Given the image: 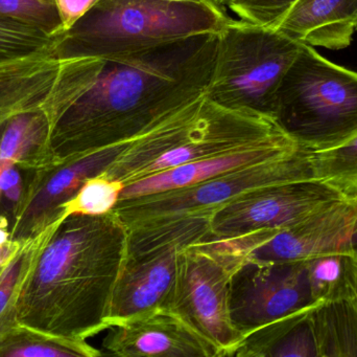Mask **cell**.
<instances>
[{
	"mask_svg": "<svg viewBox=\"0 0 357 357\" xmlns=\"http://www.w3.org/2000/svg\"><path fill=\"white\" fill-rule=\"evenodd\" d=\"M59 220L48 226L39 236L23 243L12 260L0 270V316L12 301L23 276Z\"/></svg>",
	"mask_w": 357,
	"mask_h": 357,
	"instance_id": "cell-25",
	"label": "cell"
},
{
	"mask_svg": "<svg viewBox=\"0 0 357 357\" xmlns=\"http://www.w3.org/2000/svg\"><path fill=\"white\" fill-rule=\"evenodd\" d=\"M23 243L10 240L6 245H0V268L8 264L14 257L15 254L19 251Z\"/></svg>",
	"mask_w": 357,
	"mask_h": 357,
	"instance_id": "cell-30",
	"label": "cell"
},
{
	"mask_svg": "<svg viewBox=\"0 0 357 357\" xmlns=\"http://www.w3.org/2000/svg\"><path fill=\"white\" fill-rule=\"evenodd\" d=\"M245 258L215 239H203L178 255L169 306L218 349L234 356L243 341L230 314L231 281Z\"/></svg>",
	"mask_w": 357,
	"mask_h": 357,
	"instance_id": "cell-8",
	"label": "cell"
},
{
	"mask_svg": "<svg viewBox=\"0 0 357 357\" xmlns=\"http://www.w3.org/2000/svg\"><path fill=\"white\" fill-rule=\"evenodd\" d=\"M304 149L287 133L226 154L183 163L126 184L119 201L150 196L187 188L227 172L280 159ZM306 149V148H305Z\"/></svg>",
	"mask_w": 357,
	"mask_h": 357,
	"instance_id": "cell-15",
	"label": "cell"
},
{
	"mask_svg": "<svg viewBox=\"0 0 357 357\" xmlns=\"http://www.w3.org/2000/svg\"><path fill=\"white\" fill-rule=\"evenodd\" d=\"M87 340L56 337L16 324L0 333V357H98Z\"/></svg>",
	"mask_w": 357,
	"mask_h": 357,
	"instance_id": "cell-20",
	"label": "cell"
},
{
	"mask_svg": "<svg viewBox=\"0 0 357 357\" xmlns=\"http://www.w3.org/2000/svg\"><path fill=\"white\" fill-rule=\"evenodd\" d=\"M0 16L35 25L54 37L63 35L54 0H0Z\"/></svg>",
	"mask_w": 357,
	"mask_h": 357,
	"instance_id": "cell-26",
	"label": "cell"
},
{
	"mask_svg": "<svg viewBox=\"0 0 357 357\" xmlns=\"http://www.w3.org/2000/svg\"><path fill=\"white\" fill-rule=\"evenodd\" d=\"M218 34L146 52L79 57L77 96L52 129L56 163L130 142L205 92Z\"/></svg>",
	"mask_w": 357,
	"mask_h": 357,
	"instance_id": "cell-1",
	"label": "cell"
},
{
	"mask_svg": "<svg viewBox=\"0 0 357 357\" xmlns=\"http://www.w3.org/2000/svg\"><path fill=\"white\" fill-rule=\"evenodd\" d=\"M165 1L183 2V3L204 4V6H213V8H218L224 10V8H220V6H218V2H216L215 0H165Z\"/></svg>",
	"mask_w": 357,
	"mask_h": 357,
	"instance_id": "cell-32",
	"label": "cell"
},
{
	"mask_svg": "<svg viewBox=\"0 0 357 357\" xmlns=\"http://www.w3.org/2000/svg\"><path fill=\"white\" fill-rule=\"evenodd\" d=\"M297 0H227L228 8L237 20L275 29Z\"/></svg>",
	"mask_w": 357,
	"mask_h": 357,
	"instance_id": "cell-27",
	"label": "cell"
},
{
	"mask_svg": "<svg viewBox=\"0 0 357 357\" xmlns=\"http://www.w3.org/2000/svg\"><path fill=\"white\" fill-rule=\"evenodd\" d=\"M23 182L18 167L15 165L4 166L0 172V194L12 201L14 205L18 203L22 194Z\"/></svg>",
	"mask_w": 357,
	"mask_h": 357,
	"instance_id": "cell-29",
	"label": "cell"
},
{
	"mask_svg": "<svg viewBox=\"0 0 357 357\" xmlns=\"http://www.w3.org/2000/svg\"><path fill=\"white\" fill-rule=\"evenodd\" d=\"M215 1L218 2V4L220 6V8H222L225 10V3H226L227 0H215Z\"/></svg>",
	"mask_w": 357,
	"mask_h": 357,
	"instance_id": "cell-33",
	"label": "cell"
},
{
	"mask_svg": "<svg viewBox=\"0 0 357 357\" xmlns=\"http://www.w3.org/2000/svg\"><path fill=\"white\" fill-rule=\"evenodd\" d=\"M314 180L344 197L357 195V132L344 142L312 151Z\"/></svg>",
	"mask_w": 357,
	"mask_h": 357,
	"instance_id": "cell-22",
	"label": "cell"
},
{
	"mask_svg": "<svg viewBox=\"0 0 357 357\" xmlns=\"http://www.w3.org/2000/svg\"><path fill=\"white\" fill-rule=\"evenodd\" d=\"M301 44L276 29L231 18L218 34L206 96L225 108L273 117L277 89Z\"/></svg>",
	"mask_w": 357,
	"mask_h": 357,
	"instance_id": "cell-5",
	"label": "cell"
},
{
	"mask_svg": "<svg viewBox=\"0 0 357 357\" xmlns=\"http://www.w3.org/2000/svg\"><path fill=\"white\" fill-rule=\"evenodd\" d=\"M211 218L188 216L127 228V253L109 304V329L157 307H167L184 247L208 238Z\"/></svg>",
	"mask_w": 357,
	"mask_h": 357,
	"instance_id": "cell-6",
	"label": "cell"
},
{
	"mask_svg": "<svg viewBox=\"0 0 357 357\" xmlns=\"http://www.w3.org/2000/svg\"><path fill=\"white\" fill-rule=\"evenodd\" d=\"M58 43L0 60V131L10 117L29 111H48L56 126L77 98V58L59 56Z\"/></svg>",
	"mask_w": 357,
	"mask_h": 357,
	"instance_id": "cell-12",
	"label": "cell"
},
{
	"mask_svg": "<svg viewBox=\"0 0 357 357\" xmlns=\"http://www.w3.org/2000/svg\"><path fill=\"white\" fill-rule=\"evenodd\" d=\"M216 240L245 259L264 262L307 261L327 254H357V199H337L287 228Z\"/></svg>",
	"mask_w": 357,
	"mask_h": 357,
	"instance_id": "cell-9",
	"label": "cell"
},
{
	"mask_svg": "<svg viewBox=\"0 0 357 357\" xmlns=\"http://www.w3.org/2000/svg\"><path fill=\"white\" fill-rule=\"evenodd\" d=\"M312 180V151L304 148L280 159L227 172L195 186L119 201L113 212L127 228L188 216L211 217L225 205L252 191Z\"/></svg>",
	"mask_w": 357,
	"mask_h": 357,
	"instance_id": "cell-7",
	"label": "cell"
},
{
	"mask_svg": "<svg viewBox=\"0 0 357 357\" xmlns=\"http://www.w3.org/2000/svg\"><path fill=\"white\" fill-rule=\"evenodd\" d=\"M319 305V304H318ZM305 308L248 335L236 357H319L312 312Z\"/></svg>",
	"mask_w": 357,
	"mask_h": 357,
	"instance_id": "cell-18",
	"label": "cell"
},
{
	"mask_svg": "<svg viewBox=\"0 0 357 357\" xmlns=\"http://www.w3.org/2000/svg\"><path fill=\"white\" fill-rule=\"evenodd\" d=\"M306 264L310 293L317 304L356 297L357 254H327Z\"/></svg>",
	"mask_w": 357,
	"mask_h": 357,
	"instance_id": "cell-21",
	"label": "cell"
},
{
	"mask_svg": "<svg viewBox=\"0 0 357 357\" xmlns=\"http://www.w3.org/2000/svg\"><path fill=\"white\" fill-rule=\"evenodd\" d=\"M62 24V33L73 29L100 0H54Z\"/></svg>",
	"mask_w": 357,
	"mask_h": 357,
	"instance_id": "cell-28",
	"label": "cell"
},
{
	"mask_svg": "<svg viewBox=\"0 0 357 357\" xmlns=\"http://www.w3.org/2000/svg\"><path fill=\"white\" fill-rule=\"evenodd\" d=\"M127 239V228L113 211L61 218L0 316V333L18 323L88 340L109 329V304Z\"/></svg>",
	"mask_w": 357,
	"mask_h": 357,
	"instance_id": "cell-2",
	"label": "cell"
},
{
	"mask_svg": "<svg viewBox=\"0 0 357 357\" xmlns=\"http://www.w3.org/2000/svg\"><path fill=\"white\" fill-rule=\"evenodd\" d=\"M2 168H3V166L0 165V172H1ZM1 194H0V201H1ZM1 214H0V217H1Z\"/></svg>",
	"mask_w": 357,
	"mask_h": 357,
	"instance_id": "cell-34",
	"label": "cell"
},
{
	"mask_svg": "<svg viewBox=\"0 0 357 357\" xmlns=\"http://www.w3.org/2000/svg\"><path fill=\"white\" fill-rule=\"evenodd\" d=\"M2 268H3V266H2ZM0 270H1V268H0Z\"/></svg>",
	"mask_w": 357,
	"mask_h": 357,
	"instance_id": "cell-36",
	"label": "cell"
},
{
	"mask_svg": "<svg viewBox=\"0 0 357 357\" xmlns=\"http://www.w3.org/2000/svg\"><path fill=\"white\" fill-rule=\"evenodd\" d=\"M343 197L314 180L258 189L216 211L210 220V237L230 239L287 228Z\"/></svg>",
	"mask_w": 357,
	"mask_h": 357,
	"instance_id": "cell-13",
	"label": "cell"
},
{
	"mask_svg": "<svg viewBox=\"0 0 357 357\" xmlns=\"http://www.w3.org/2000/svg\"><path fill=\"white\" fill-rule=\"evenodd\" d=\"M273 119L310 151L344 142L357 132V71L301 44L277 89Z\"/></svg>",
	"mask_w": 357,
	"mask_h": 357,
	"instance_id": "cell-4",
	"label": "cell"
},
{
	"mask_svg": "<svg viewBox=\"0 0 357 357\" xmlns=\"http://www.w3.org/2000/svg\"><path fill=\"white\" fill-rule=\"evenodd\" d=\"M231 20L226 10L165 0H100L61 36L62 58L146 52L204 34H218Z\"/></svg>",
	"mask_w": 357,
	"mask_h": 357,
	"instance_id": "cell-3",
	"label": "cell"
},
{
	"mask_svg": "<svg viewBox=\"0 0 357 357\" xmlns=\"http://www.w3.org/2000/svg\"><path fill=\"white\" fill-rule=\"evenodd\" d=\"M54 119L48 111L19 113L0 131V165L33 171L56 163L50 149Z\"/></svg>",
	"mask_w": 357,
	"mask_h": 357,
	"instance_id": "cell-17",
	"label": "cell"
},
{
	"mask_svg": "<svg viewBox=\"0 0 357 357\" xmlns=\"http://www.w3.org/2000/svg\"><path fill=\"white\" fill-rule=\"evenodd\" d=\"M314 305L318 304L310 293L306 261L245 259L233 275L231 320L243 340L257 329Z\"/></svg>",
	"mask_w": 357,
	"mask_h": 357,
	"instance_id": "cell-10",
	"label": "cell"
},
{
	"mask_svg": "<svg viewBox=\"0 0 357 357\" xmlns=\"http://www.w3.org/2000/svg\"><path fill=\"white\" fill-rule=\"evenodd\" d=\"M275 29L312 48L344 50L357 31V0H297Z\"/></svg>",
	"mask_w": 357,
	"mask_h": 357,
	"instance_id": "cell-16",
	"label": "cell"
},
{
	"mask_svg": "<svg viewBox=\"0 0 357 357\" xmlns=\"http://www.w3.org/2000/svg\"><path fill=\"white\" fill-rule=\"evenodd\" d=\"M312 321L319 357H357V296L319 304Z\"/></svg>",
	"mask_w": 357,
	"mask_h": 357,
	"instance_id": "cell-19",
	"label": "cell"
},
{
	"mask_svg": "<svg viewBox=\"0 0 357 357\" xmlns=\"http://www.w3.org/2000/svg\"><path fill=\"white\" fill-rule=\"evenodd\" d=\"M354 198H356V199H357V195H356V196H354Z\"/></svg>",
	"mask_w": 357,
	"mask_h": 357,
	"instance_id": "cell-35",
	"label": "cell"
},
{
	"mask_svg": "<svg viewBox=\"0 0 357 357\" xmlns=\"http://www.w3.org/2000/svg\"><path fill=\"white\" fill-rule=\"evenodd\" d=\"M10 240V230H8V222L4 216L0 217V245H6Z\"/></svg>",
	"mask_w": 357,
	"mask_h": 357,
	"instance_id": "cell-31",
	"label": "cell"
},
{
	"mask_svg": "<svg viewBox=\"0 0 357 357\" xmlns=\"http://www.w3.org/2000/svg\"><path fill=\"white\" fill-rule=\"evenodd\" d=\"M100 351L119 357H220L213 344L169 307L153 308L112 327Z\"/></svg>",
	"mask_w": 357,
	"mask_h": 357,
	"instance_id": "cell-14",
	"label": "cell"
},
{
	"mask_svg": "<svg viewBox=\"0 0 357 357\" xmlns=\"http://www.w3.org/2000/svg\"><path fill=\"white\" fill-rule=\"evenodd\" d=\"M123 188V182L104 175L89 178L77 194L65 203L64 215L100 216L111 213L119 203Z\"/></svg>",
	"mask_w": 357,
	"mask_h": 357,
	"instance_id": "cell-23",
	"label": "cell"
},
{
	"mask_svg": "<svg viewBox=\"0 0 357 357\" xmlns=\"http://www.w3.org/2000/svg\"><path fill=\"white\" fill-rule=\"evenodd\" d=\"M121 143L33 170L14 205L10 240L25 243L64 217V207L84 182L102 175L129 146Z\"/></svg>",
	"mask_w": 357,
	"mask_h": 357,
	"instance_id": "cell-11",
	"label": "cell"
},
{
	"mask_svg": "<svg viewBox=\"0 0 357 357\" xmlns=\"http://www.w3.org/2000/svg\"><path fill=\"white\" fill-rule=\"evenodd\" d=\"M60 38L18 19L0 16V60L50 48L56 45Z\"/></svg>",
	"mask_w": 357,
	"mask_h": 357,
	"instance_id": "cell-24",
	"label": "cell"
}]
</instances>
